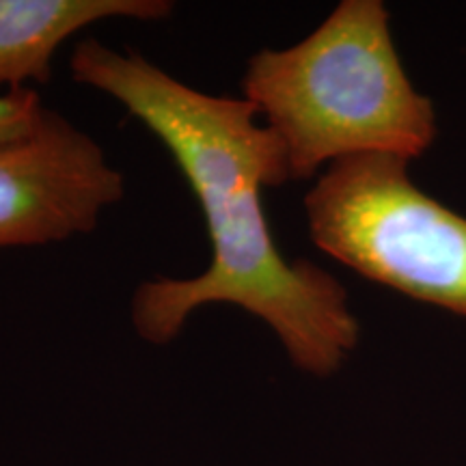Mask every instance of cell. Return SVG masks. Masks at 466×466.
<instances>
[{
    "instance_id": "5b68a950",
    "label": "cell",
    "mask_w": 466,
    "mask_h": 466,
    "mask_svg": "<svg viewBox=\"0 0 466 466\" xmlns=\"http://www.w3.org/2000/svg\"><path fill=\"white\" fill-rule=\"evenodd\" d=\"M171 11L168 0H0V86L48 85L55 52L93 22H160Z\"/></svg>"
},
{
    "instance_id": "3957f363",
    "label": "cell",
    "mask_w": 466,
    "mask_h": 466,
    "mask_svg": "<svg viewBox=\"0 0 466 466\" xmlns=\"http://www.w3.org/2000/svg\"><path fill=\"white\" fill-rule=\"evenodd\" d=\"M309 236L384 288L466 316V218L419 190L408 160L354 156L307 192Z\"/></svg>"
},
{
    "instance_id": "7a4b0ae2",
    "label": "cell",
    "mask_w": 466,
    "mask_h": 466,
    "mask_svg": "<svg viewBox=\"0 0 466 466\" xmlns=\"http://www.w3.org/2000/svg\"><path fill=\"white\" fill-rule=\"evenodd\" d=\"M244 100L264 115L289 179L354 156L415 160L434 145V104L412 86L380 0H343L285 50L248 58Z\"/></svg>"
},
{
    "instance_id": "6da1fadb",
    "label": "cell",
    "mask_w": 466,
    "mask_h": 466,
    "mask_svg": "<svg viewBox=\"0 0 466 466\" xmlns=\"http://www.w3.org/2000/svg\"><path fill=\"white\" fill-rule=\"evenodd\" d=\"M69 69L76 83L124 104L160 138L206 218L208 270L143 283L132 299L137 333L162 346L197 309L233 305L270 326L299 370L319 378L339 371L359 343V319L330 272L307 259L288 261L275 244L261 190L289 182V168L281 141L258 124L253 104L192 89L138 52L96 39L76 44Z\"/></svg>"
},
{
    "instance_id": "277c9868",
    "label": "cell",
    "mask_w": 466,
    "mask_h": 466,
    "mask_svg": "<svg viewBox=\"0 0 466 466\" xmlns=\"http://www.w3.org/2000/svg\"><path fill=\"white\" fill-rule=\"evenodd\" d=\"M124 197V175L56 110L22 141L0 145V250L44 247L96 229Z\"/></svg>"
},
{
    "instance_id": "8992f818",
    "label": "cell",
    "mask_w": 466,
    "mask_h": 466,
    "mask_svg": "<svg viewBox=\"0 0 466 466\" xmlns=\"http://www.w3.org/2000/svg\"><path fill=\"white\" fill-rule=\"evenodd\" d=\"M48 108L35 89L9 91L0 96V145L22 141L44 124Z\"/></svg>"
}]
</instances>
